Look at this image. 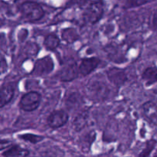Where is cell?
I'll return each instance as SVG.
<instances>
[{
    "instance_id": "cell-19",
    "label": "cell",
    "mask_w": 157,
    "mask_h": 157,
    "mask_svg": "<svg viewBox=\"0 0 157 157\" xmlns=\"http://www.w3.org/2000/svg\"><path fill=\"white\" fill-rule=\"evenodd\" d=\"M44 48L48 51H55L60 44V38L54 34H50L45 37L43 42Z\"/></svg>"
},
{
    "instance_id": "cell-17",
    "label": "cell",
    "mask_w": 157,
    "mask_h": 157,
    "mask_svg": "<svg viewBox=\"0 0 157 157\" xmlns=\"http://www.w3.org/2000/svg\"><path fill=\"white\" fill-rule=\"evenodd\" d=\"M153 0H118V6L123 9H130L150 3Z\"/></svg>"
},
{
    "instance_id": "cell-13",
    "label": "cell",
    "mask_w": 157,
    "mask_h": 157,
    "mask_svg": "<svg viewBox=\"0 0 157 157\" xmlns=\"http://www.w3.org/2000/svg\"><path fill=\"white\" fill-rule=\"evenodd\" d=\"M15 94V87L12 83H7L1 87V100H0V107L2 108L6 104H9L13 98Z\"/></svg>"
},
{
    "instance_id": "cell-25",
    "label": "cell",
    "mask_w": 157,
    "mask_h": 157,
    "mask_svg": "<svg viewBox=\"0 0 157 157\" xmlns=\"http://www.w3.org/2000/svg\"><path fill=\"white\" fill-rule=\"evenodd\" d=\"M154 156H157V150H156V153H155V154H154Z\"/></svg>"
},
{
    "instance_id": "cell-7",
    "label": "cell",
    "mask_w": 157,
    "mask_h": 157,
    "mask_svg": "<svg viewBox=\"0 0 157 157\" xmlns=\"http://www.w3.org/2000/svg\"><path fill=\"white\" fill-rule=\"evenodd\" d=\"M107 78L112 85L121 87L128 81L129 75L125 69L113 67L107 71Z\"/></svg>"
},
{
    "instance_id": "cell-21",
    "label": "cell",
    "mask_w": 157,
    "mask_h": 157,
    "mask_svg": "<svg viewBox=\"0 0 157 157\" xmlns=\"http://www.w3.org/2000/svg\"><path fill=\"white\" fill-rule=\"evenodd\" d=\"M156 145V141L155 140H150L147 143V145H146L145 148L144 149L142 153L140 154V156H150V153H152V151H153Z\"/></svg>"
},
{
    "instance_id": "cell-24",
    "label": "cell",
    "mask_w": 157,
    "mask_h": 157,
    "mask_svg": "<svg viewBox=\"0 0 157 157\" xmlns=\"http://www.w3.org/2000/svg\"><path fill=\"white\" fill-rule=\"evenodd\" d=\"M7 69H8L7 62H6L4 56H3V55H2V57H1V74L2 75H3L4 73H6V72L7 71Z\"/></svg>"
},
{
    "instance_id": "cell-5",
    "label": "cell",
    "mask_w": 157,
    "mask_h": 157,
    "mask_svg": "<svg viewBox=\"0 0 157 157\" xmlns=\"http://www.w3.org/2000/svg\"><path fill=\"white\" fill-rule=\"evenodd\" d=\"M55 67L54 61L51 56L39 58L35 63L32 75L35 77H45L52 73Z\"/></svg>"
},
{
    "instance_id": "cell-22",
    "label": "cell",
    "mask_w": 157,
    "mask_h": 157,
    "mask_svg": "<svg viewBox=\"0 0 157 157\" xmlns=\"http://www.w3.org/2000/svg\"><path fill=\"white\" fill-rule=\"evenodd\" d=\"M150 26L154 30H157V9L153 12L150 18Z\"/></svg>"
},
{
    "instance_id": "cell-1",
    "label": "cell",
    "mask_w": 157,
    "mask_h": 157,
    "mask_svg": "<svg viewBox=\"0 0 157 157\" xmlns=\"http://www.w3.org/2000/svg\"><path fill=\"white\" fill-rule=\"evenodd\" d=\"M85 91L87 98L93 102H104L111 96L112 87L103 77L96 75L87 81Z\"/></svg>"
},
{
    "instance_id": "cell-8",
    "label": "cell",
    "mask_w": 157,
    "mask_h": 157,
    "mask_svg": "<svg viewBox=\"0 0 157 157\" xmlns=\"http://www.w3.org/2000/svg\"><path fill=\"white\" fill-rule=\"evenodd\" d=\"M68 114L63 110H56L52 111L48 117L47 123L53 129L60 128L67 124Z\"/></svg>"
},
{
    "instance_id": "cell-9",
    "label": "cell",
    "mask_w": 157,
    "mask_h": 157,
    "mask_svg": "<svg viewBox=\"0 0 157 157\" xmlns=\"http://www.w3.org/2000/svg\"><path fill=\"white\" fill-rule=\"evenodd\" d=\"M101 63V60L96 57L86 58L81 60L79 65L80 75L81 76H87L94 71L96 70Z\"/></svg>"
},
{
    "instance_id": "cell-10",
    "label": "cell",
    "mask_w": 157,
    "mask_h": 157,
    "mask_svg": "<svg viewBox=\"0 0 157 157\" xmlns=\"http://www.w3.org/2000/svg\"><path fill=\"white\" fill-rule=\"evenodd\" d=\"M104 51H105L109 60L113 62L121 64L126 61L123 49L117 44H109L104 48Z\"/></svg>"
},
{
    "instance_id": "cell-23",
    "label": "cell",
    "mask_w": 157,
    "mask_h": 157,
    "mask_svg": "<svg viewBox=\"0 0 157 157\" xmlns=\"http://www.w3.org/2000/svg\"><path fill=\"white\" fill-rule=\"evenodd\" d=\"M89 0H70L69 4L74 6H78V7H82V6H85Z\"/></svg>"
},
{
    "instance_id": "cell-16",
    "label": "cell",
    "mask_w": 157,
    "mask_h": 157,
    "mask_svg": "<svg viewBox=\"0 0 157 157\" xmlns=\"http://www.w3.org/2000/svg\"><path fill=\"white\" fill-rule=\"evenodd\" d=\"M29 151L26 149L22 148L18 145L10 146L6 151L2 153V156L6 157H13V156H27L29 155Z\"/></svg>"
},
{
    "instance_id": "cell-11",
    "label": "cell",
    "mask_w": 157,
    "mask_h": 157,
    "mask_svg": "<svg viewBox=\"0 0 157 157\" xmlns=\"http://www.w3.org/2000/svg\"><path fill=\"white\" fill-rule=\"evenodd\" d=\"M142 111L144 117L153 125L157 126V104L147 101L142 105Z\"/></svg>"
},
{
    "instance_id": "cell-3",
    "label": "cell",
    "mask_w": 157,
    "mask_h": 157,
    "mask_svg": "<svg viewBox=\"0 0 157 157\" xmlns=\"http://www.w3.org/2000/svg\"><path fill=\"white\" fill-rule=\"evenodd\" d=\"M104 12V3L102 0H94L86 7L83 18L87 24L94 25L99 21Z\"/></svg>"
},
{
    "instance_id": "cell-15",
    "label": "cell",
    "mask_w": 157,
    "mask_h": 157,
    "mask_svg": "<svg viewBox=\"0 0 157 157\" xmlns=\"http://www.w3.org/2000/svg\"><path fill=\"white\" fill-rule=\"evenodd\" d=\"M83 103H84V101H83L81 95L77 92H74L67 96L65 104L68 110H77L78 108L81 107Z\"/></svg>"
},
{
    "instance_id": "cell-20",
    "label": "cell",
    "mask_w": 157,
    "mask_h": 157,
    "mask_svg": "<svg viewBox=\"0 0 157 157\" xmlns=\"http://www.w3.org/2000/svg\"><path fill=\"white\" fill-rule=\"evenodd\" d=\"M18 137L22 140L31 143L32 144H36L44 140L43 136H39V135L32 134V133H25V134L19 135V136H18Z\"/></svg>"
},
{
    "instance_id": "cell-6",
    "label": "cell",
    "mask_w": 157,
    "mask_h": 157,
    "mask_svg": "<svg viewBox=\"0 0 157 157\" xmlns=\"http://www.w3.org/2000/svg\"><path fill=\"white\" fill-rule=\"evenodd\" d=\"M41 96L36 91H30L25 94L19 101V107L26 112H32L38 109L41 104Z\"/></svg>"
},
{
    "instance_id": "cell-4",
    "label": "cell",
    "mask_w": 157,
    "mask_h": 157,
    "mask_svg": "<svg viewBox=\"0 0 157 157\" xmlns=\"http://www.w3.org/2000/svg\"><path fill=\"white\" fill-rule=\"evenodd\" d=\"M78 74H80L79 66L78 67L76 61L74 59H67L61 65L58 76L60 81L69 82L77 78Z\"/></svg>"
},
{
    "instance_id": "cell-18",
    "label": "cell",
    "mask_w": 157,
    "mask_h": 157,
    "mask_svg": "<svg viewBox=\"0 0 157 157\" xmlns=\"http://www.w3.org/2000/svg\"><path fill=\"white\" fill-rule=\"evenodd\" d=\"M80 36L77 30L74 28H67L61 32V38L65 42L71 44L79 39Z\"/></svg>"
},
{
    "instance_id": "cell-12",
    "label": "cell",
    "mask_w": 157,
    "mask_h": 157,
    "mask_svg": "<svg viewBox=\"0 0 157 157\" xmlns=\"http://www.w3.org/2000/svg\"><path fill=\"white\" fill-rule=\"evenodd\" d=\"M89 110H90L88 108L81 110L74 117L73 121H72V126L75 131H81L86 127L89 119Z\"/></svg>"
},
{
    "instance_id": "cell-2",
    "label": "cell",
    "mask_w": 157,
    "mask_h": 157,
    "mask_svg": "<svg viewBox=\"0 0 157 157\" xmlns=\"http://www.w3.org/2000/svg\"><path fill=\"white\" fill-rule=\"evenodd\" d=\"M19 11L21 16L31 22L39 21L44 15L42 6L35 2H25L19 6Z\"/></svg>"
},
{
    "instance_id": "cell-14",
    "label": "cell",
    "mask_w": 157,
    "mask_h": 157,
    "mask_svg": "<svg viewBox=\"0 0 157 157\" xmlns=\"http://www.w3.org/2000/svg\"><path fill=\"white\" fill-rule=\"evenodd\" d=\"M143 81L145 83L146 86H152L157 83V67L151 66L148 67L143 71L141 75Z\"/></svg>"
}]
</instances>
